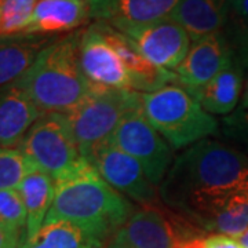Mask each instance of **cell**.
<instances>
[{
	"mask_svg": "<svg viewBox=\"0 0 248 248\" xmlns=\"http://www.w3.org/2000/svg\"><path fill=\"white\" fill-rule=\"evenodd\" d=\"M178 213L204 231L237 239L248 229V190L241 186L225 193L195 196Z\"/></svg>",
	"mask_w": 248,
	"mask_h": 248,
	"instance_id": "cell-8",
	"label": "cell"
},
{
	"mask_svg": "<svg viewBox=\"0 0 248 248\" xmlns=\"http://www.w3.org/2000/svg\"><path fill=\"white\" fill-rule=\"evenodd\" d=\"M205 248H243L239 240L225 236V234H213L205 239Z\"/></svg>",
	"mask_w": 248,
	"mask_h": 248,
	"instance_id": "cell-29",
	"label": "cell"
},
{
	"mask_svg": "<svg viewBox=\"0 0 248 248\" xmlns=\"http://www.w3.org/2000/svg\"><path fill=\"white\" fill-rule=\"evenodd\" d=\"M233 60L234 54L225 32L200 37L192 43L185 60L175 69L178 84L189 93L202 89Z\"/></svg>",
	"mask_w": 248,
	"mask_h": 248,
	"instance_id": "cell-12",
	"label": "cell"
},
{
	"mask_svg": "<svg viewBox=\"0 0 248 248\" xmlns=\"http://www.w3.org/2000/svg\"><path fill=\"white\" fill-rule=\"evenodd\" d=\"M243 186H244V187H246V189L248 190V177L246 178V181H244V185H243Z\"/></svg>",
	"mask_w": 248,
	"mask_h": 248,
	"instance_id": "cell-33",
	"label": "cell"
},
{
	"mask_svg": "<svg viewBox=\"0 0 248 248\" xmlns=\"http://www.w3.org/2000/svg\"><path fill=\"white\" fill-rule=\"evenodd\" d=\"M79 57L81 71L93 84L133 90L130 73L119 54L102 33L98 22L83 31Z\"/></svg>",
	"mask_w": 248,
	"mask_h": 248,
	"instance_id": "cell-11",
	"label": "cell"
},
{
	"mask_svg": "<svg viewBox=\"0 0 248 248\" xmlns=\"http://www.w3.org/2000/svg\"><path fill=\"white\" fill-rule=\"evenodd\" d=\"M247 177L248 156L244 152L207 138L174 159L160 185L159 197L178 213L195 196L239 189Z\"/></svg>",
	"mask_w": 248,
	"mask_h": 248,
	"instance_id": "cell-1",
	"label": "cell"
},
{
	"mask_svg": "<svg viewBox=\"0 0 248 248\" xmlns=\"http://www.w3.org/2000/svg\"><path fill=\"white\" fill-rule=\"evenodd\" d=\"M229 32L226 35L248 33V0H229Z\"/></svg>",
	"mask_w": 248,
	"mask_h": 248,
	"instance_id": "cell-26",
	"label": "cell"
},
{
	"mask_svg": "<svg viewBox=\"0 0 248 248\" xmlns=\"http://www.w3.org/2000/svg\"><path fill=\"white\" fill-rule=\"evenodd\" d=\"M42 116L17 80L0 87V149L18 148L29 128Z\"/></svg>",
	"mask_w": 248,
	"mask_h": 248,
	"instance_id": "cell-14",
	"label": "cell"
},
{
	"mask_svg": "<svg viewBox=\"0 0 248 248\" xmlns=\"http://www.w3.org/2000/svg\"><path fill=\"white\" fill-rule=\"evenodd\" d=\"M237 240H239V243L243 246V248H248V229L241 236H239L237 237Z\"/></svg>",
	"mask_w": 248,
	"mask_h": 248,
	"instance_id": "cell-32",
	"label": "cell"
},
{
	"mask_svg": "<svg viewBox=\"0 0 248 248\" xmlns=\"http://www.w3.org/2000/svg\"><path fill=\"white\" fill-rule=\"evenodd\" d=\"M142 57L160 69L174 71L190 48V36L171 18L122 31Z\"/></svg>",
	"mask_w": 248,
	"mask_h": 248,
	"instance_id": "cell-10",
	"label": "cell"
},
{
	"mask_svg": "<svg viewBox=\"0 0 248 248\" xmlns=\"http://www.w3.org/2000/svg\"><path fill=\"white\" fill-rule=\"evenodd\" d=\"M21 232L0 222V248H19L24 237Z\"/></svg>",
	"mask_w": 248,
	"mask_h": 248,
	"instance_id": "cell-28",
	"label": "cell"
},
{
	"mask_svg": "<svg viewBox=\"0 0 248 248\" xmlns=\"http://www.w3.org/2000/svg\"><path fill=\"white\" fill-rule=\"evenodd\" d=\"M89 18L87 0H39L24 35L58 36L75 32Z\"/></svg>",
	"mask_w": 248,
	"mask_h": 248,
	"instance_id": "cell-17",
	"label": "cell"
},
{
	"mask_svg": "<svg viewBox=\"0 0 248 248\" xmlns=\"http://www.w3.org/2000/svg\"><path fill=\"white\" fill-rule=\"evenodd\" d=\"M110 141L141 164L153 185H161L172 164L174 149L146 119L142 101L124 115Z\"/></svg>",
	"mask_w": 248,
	"mask_h": 248,
	"instance_id": "cell-7",
	"label": "cell"
},
{
	"mask_svg": "<svg viewBox=\"0 0 248 248\" xmlns=\"http://www.w3.org/2000/svg\"><path fill=\"white\" fill-rule=\"evenodd\" d=\"M226 37L231 43L236 61L241 65L243 69H248V33L226 35Z\"/></svg>",
	"mask_w": 248,
	"mask_h": 248,
	"instance_id": "cell-27",
	"label": "cell"
},
{
	"mask_svg": "<svg viewBox=\"0 0 248 248\" xmlns=\"http://www.w3.org/2000/svg\"><path fill=\"white\" fill-rule=\"evenodd\" d=\"M141 101L149 123L175 151L186 149L218 131L217 119L178 83L141 93Z\"/></svg>",
	"mask_w": 248,
	"mask_h": 248,
	"instance_id": "cell-4",
	"label": "cell"
},
{
	"mask_svg": "<svg viewBox=\"0 0 248 248\" xmlns=\"http://www.w3.org/2000/svg\"><path fill=\"white\" fill-rule=\"evenodd\" d=\"M39 0H0L1 36L24 35Z\"/></svg>",
	"mask_w": 248,
	"mask_h": 248,
	"instance_id": "cell-23",
	"label": "cell"
},
{
	"mask_svg": "<svg viewBox=\"0 0 248 248\" xmlns=\"http://www.w3.org/2000/svg\"><path fill=\"white\" fill-rule=\"evenodd\" d=\"M0 37H1V24H0Z\"/></svg>",
	"mask_w": 248,
	"mask_h": 248,
	"instance_id": "cell-34",
	"label": "cell"
},
{
	"mask_svg": "<svg viewBox=\"0 0 248 248\" xmlns=\"http://www.w3.org/2000/svg\"><path fill=\"white\" fill-rule=\"evenodd\" d=\"M17 149L55 182L69 177L86 161L63 113H45L25 134Z\"/></svg>",
	"mask_w": 248,
	"mask_h": 248,
	"instance_id": "cell-6",
	"label": "cell"
},
{
	"mask_svg": "<svg viewBox=\"0 0 248 248\" xmlns=\"http://www.w3.org/2000/svg\"><path fill=\"white\" fill-rule=\"evenodd\" d=\"M83 31L58 36L37 55L27 73L17 80L45 113H66L91 89V81L80 66V39Z\"/></svg>",
	"mask_w": 248,
	"mask_h": 248,
	"instance_id": "cell-3",
	"label": "cell"
},
{
	"mask_svg": "<svg viewBox=\"0 0 248 248\" xmlns=\"http://www.w3.org/2000/svg\"><path fill=\"white\" fill-rule=\"evenodd\" d=\"M105 248H133L125 240L122 234H119V233H116L115 236L112 237V239L109 240V243H108V246Z\"/></svg>",
	"mask_w": 248,
	"mask_h": 248,
	"instance_id": "cell-30",
	"label": "cell"
},
{
	"mask_svg": "<svg viewBox=\"0 0 248 248\" xmlns=\"http://www.w3.org/2000/svg\"><path fill=\"white\" fill-rule=\"evenodd\" d=\"M98 24L102 33L115 48L116 53L119 54L125 69L130 73L133 80L134 91L152 93L171 83H178L177 75L174 72L160 69L157 66L152 65L149 61H146L135 48L133 42L120 31L104 22H98Z\"/></svg>",
	"mask_w": 248,
	"mask_h": 248,
	"instance_id": "cell-16",
	"label": "cell"
},
{
	"mask_svg": "<svg viewBox=\"0 0 248 248\" xmlns=\"http://www.w3.org/2000/svg\"><path fill=\"white\" fill-rule=\"evenodd\" d=\"M89 161L109 185L135 203L140 205L157 203L156 186L146 177L141 164L110 140L101 145Z\"/></svg>",
	"mask_w": 248,
	"mask_h": 248,
	"instance_id": "cell-9",
	"label": "cell"
},
{
	"mask_svg": "<svg viewBox=\"0 0 248 248\" xmlns=\"http://www.w3.org/2000/svg\"><path fill=\"white\" fill-rule=\"evenodd\" d=\"M222 135L234 143V148L248 153V110L237 109L221 122Z\"/></svg>",
	"mask_w": 248,
	"mask_h": 248,
	"instance_id": "cell-25",
	"label": "cell"
},
{
	"mask_svg": "<svg viewBox=\"0 0 248 248\" xmlns=\"http://www.w3.org/2000/svg\"><path fill=\"white\" fill-rule=\"evenodd\" d=\"M97 236L72 222H46L33 236L22 240L19 248H102Z\"/></svg>",
	"mask_w": 248,
	"mask_h": 248,
	"instance_id": "cell-22",
	"label": "cell"
},
{
	"mask_svg": "<svg viewBox=\"0 0 248 248\" xmlns=\"http://www.w3.org/2000/svg\"><path fill=\"white\" fill-rule=\"evenodd\" d=\"M190 36L192 42L221 32L228 25L229 0H181L171 14Z\"/></svg>",
	"mask_w": 248,
	"mask_h": 248,
	"instance_id": "cell-18",
	"label": "cell"
},
{
	"mask_svg": "<svg viewBox=\"0 0 248 248\" xmlns=\"http://www.w3.org/2000/svg\"><path fill=\"white\" fill-rule=\"evenodd\" d=\"M36 167L19 149H0V190L18 189Z\"/></svg>",
	"mask_w": 248,
	"mask_h": 248,
	"instance_id": "cell-24",
	"label": "cell"
},
{
	"mask_svg": "<svg viewBox=\"0 0 248 248\" xmlns=\"http://www.w3.org/2000/svg\"><path fill=\"white\" fill-rule=\"evenodd\" d=\"M133 211L131 202L86 160L69 177L55 182V197L45 223L72 222L107 241L123 228Z\"/></svg>",
	"mask_w": 248,
	"mask_h": 248,
	"instance_id": "cell-2",
	"label": "cell"
},
{
	"mask_svg": "<svg viewBox=\"0 0 248 248\" xmlns=\"http://www.w3.org/2000/svg\"><path fill=\"white\" fill-rule=\"evenodd\" d=\"M189 93V91H187ZM211 115H231L243 94V68L236 58L202 89L190 91Z\"/></svg>",
	"mask_w": 248,
	"mask_h": 248,
	"instance_id": "cell-20",
	"label": "cell"
},
{
	"mask_svg": "<svg viewBox=\"0 0 248 248\" xmlns=\"http://www.w3.org/2000/svg\"><path fill=\"white\" fill-rule=\"evenodd\" d=\"M133 248H175L178 234L172 219L156 204L134 208L123 228L117 232Z\"/></svg>",
	"mask_w": 248,
	"mask_h": 248,
	"instance_id": "cell-15",
	"label": "cell"
},
{
	"mask_svg": "<svg viewBox=\"0 0 248 248\" xmlns=\"http://www.w3.org/2000/svg\"><path fill=\"white\" fill-rule=\"evenodd\" d=\"M241 110H248V75L246 83H244V87H243V94L240 98V108Z\"/></svg>",
	"mask_w": 248,
	"mask_h": 248,
	"instance_id": "cell-31",
	"label": "cell"
},
{
	"mask_svg": "<svg viewBox=\"0 0 248 248\" xmlns=\"http://www.w3.org/2000/svg\"><path fill=\"white\" fill-rule=\"evenodd\" d=\"M58 36L17 35L0 37V87L22 78L40 51Z\"/></svg>",
	"mask_w": 248,
	"mask_h": 248,
	"instance_id": "cell-19",
	"label": "cell"
},
{
	"mask_svg": "<svg viewBox=\"0 0 248 248\" xmlns=\"http://www.w3.org/2000/svg\"><path fill=\"white\" fill-rule=\"evenodd\" d=\"M181 0H87L90 18L117 31L170 18Z\"/></svg>",
	"mask_w": 248,
	"mask_h": 248,
	"instance_id": "cell-13",
	"label": "cell"
},
{
	"mask_svg": "<svg viewBox=\"0 0 248 248\" xmlns=\"http://www.w3.org/2000/svg\"><path fill=\"white\" fill-rule=\"evenodd\" d=\"M18 192L27 210L25 237L33 236L46 221L55 197V181L40 170L29 172L18 186Z\"/></svg>",
	"mask_w": 248,
	"mask_h": 248,
	"instance_id": "cell-21",
	"label": "cell"
},
{
	"mask_svg": "<svg viewBox=\"0 0 248 248\" xmlns=\"http://www.w3.org/2000/svg\"><path fill=\"white\" fill-rule=\"evenodd\" d=\"M141 102V93L91 84L87 95L63 113L84 159L89 160L115 133L124 115Z\"/></svg>",
	"mask_w": 248,
	"mask_h": 248,
	"instance_id": "cell-5",
	"label": "cell"
}]
</instances>
